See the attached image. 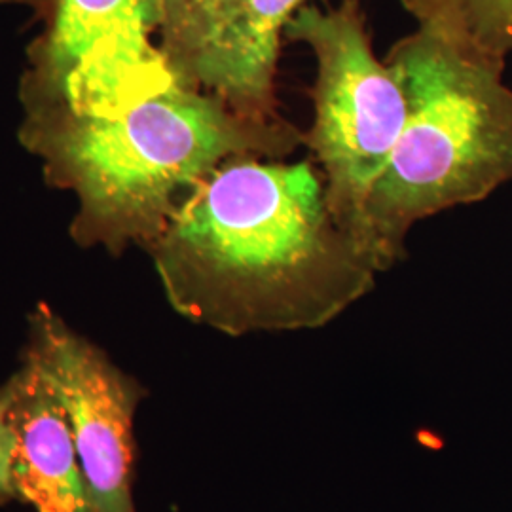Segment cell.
Here are the masks:
<instances>
[{"label": "cell", "mask_w": 512, "mask_h": 512, "mask_svg": "<svg viewBox=\"0 0 512 512\" xmlns=\"http://www.w3.org/2000/svg\"><path fill=\"white\" fill-rule=\"evenodd\" d=\"M27 133L80 202L78 236L110 249L150 247L184 196L230 158L283 160L304 145L285 118H245L179 82L110 114L37 112Z\"/></svg>", "instance_id": "2"}, {"label": "cell", "mask_w": 512, "mask_h": 512, "mask_svg": "<svg viewBox=\"0 0 512 512\" xmlns=\"http://www.w3.org/2000/svg\"><path fill=\"white\" fill-rule=\"evenodd\" d=\"M285 38L306 44L315 57L313 124L304 145L323 169L330 211L376 256L366 236V202L406 124L403 86L374 54L363 0L330 8L306 4L289 21Z\"/></svg>", "instance_id": "4"}, {"label": "cell", "mask_w": 512, "mask_h": 512, "mask_svg": "<svg viewBox=\"0 0 512 512\" xmlns=\"http://www.w3.org/2000/svg\"><path fill=\"white\" fill-rule=\"evenodd\" d=\"M6 408H8V387L0 385V501L16 499V492L12 486V450L14 439L12 431L6 421Z\"/></svg>", "instance_id": "11"}, {"label": "cell", "mask_w": 512, "mask_h": 512, "mask_svg": "<svg viewBox=\"0 0 512 512\" xmlns=\"http://www.w3.org/2000/svg\"><path fill=\"white\" fill-rule=\"evenodd\" d=\"M311 0H226L173 65L179 84L219 97L253 120H281L275 74L281 38Z\"/></svg>", "instance_id": "7"}, {"label": "cell", "mask_w": 512, "mask_h": 512, "mask_svg": "<svg viewBox=\"0 0 512 512\" xmlns=\"http://www.w3.org/2000/svg\"><path fill=\"white\" fill-rule=\"evenodd\" d=\"M25 359L65 408L93 512H137L133 421L145 389L44 304L31 315Z\"/></svg>", "instance_id": "6"}, {"label": "cell", "mask_w": 512, "mask_h": 512, "mask_svg": "<svg viewBox=\"0 0 512 512\" xmlns=\"http://www.w3.org/2000/svg\"><path fill=\"white\" fill-rule=\"evenodd\" d=\"M148 249L169 304L230 336L325 327L385 272L334 219L310 162L255 156L196 184Z\"/></svg>", "instance_id": "1"}, {"label": "cell", "mask_w": 512, "mask_h": 512, "mask_svg": "<svg viewBox=\"0 0 512 512\" xmlns=\"http://www.w3.org/2000/svg\"><path fill=\"white\" fill-rule=\"evenodd\" d=\"M385 63L406 97V124L366 202V236L385 270L408 232L446 209L482 202L512 179V88L505 59L431 25Z\"/></svg>", "instance_id": "3"}, {"label": "cell", "mask_w": 512, "mask_h": 512, "mask_svg": "<svg viewBox=\"0 0 512 512\" xmlns=\"http://www.w3.org/2000/svg\"><path fill=\"white\" fill-rule=\"evenodd\" d=\"M6 387L16 499L35 512H93L73 429L52 384L23 359Z\"/></svg>", "instance_id": "8"}, {"label": "cell", "mask_w": 512, "mask_h": 512, "mask_svg": "<svg viewBox=\"0 0 512 512\" xmlns=\"http://www.w3.org/2000/svg\"><path fill=\"white\" fill-rule=\"evenodd\" d=\"M224 2L226 0H160L158 44L169 69L190 50L207 21Z\"/></svg>", "instance_id": "10"}, {"label": "cell", "mask_w": 512, "mask_h": 512, "mask_svg": "<svg viewBox=\"0 0 512 512\" xmlns=\"http://www.w3.org/2000/svg\"><path fill=\"white\" fill-rule=\"evenodd\" d=\"M418 21L499 59L512 55V0H401Z\"/></svg>", "instance_id": "9"}, {"label": "cell", "mask_w": 512, "mask_h": 512, "mask_svg": "<svg viewBox=\"0 0 512 512\" xmlns=\"http://www.w3.org/2000/svg\"><path fill=\"white\" fill-rule=\"evenodd\" d=\"M38 112L110 114L177 80L154 35L160 0H38Z\"/></svg>", "instance_id": "5"}]
</instances>
